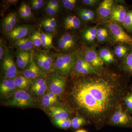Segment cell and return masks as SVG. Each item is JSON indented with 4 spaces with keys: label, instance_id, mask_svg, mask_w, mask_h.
Wrapping results in <instances>:
<instances>
[{
    "label": "cell",
    "instance_id": "cell-1",
    "mask_svg": "<svg viewBox=\"0 0 132 132\" xmlns=\"http://www.w3.org/2000/svg\"><path fill=\"white\" fill-rule=\"evenodd\" d=\"M87 75L75 83L72 95L78 107L92 120L99 122L117 105L121 95L119 82L113 74Z\"/></svg>",
    "mask_w": 132,
    "mask_h": 132
},
{
    "label": "cell",
    "instance_id": "cell-2",
    "mask_svg": "<svg viewBox=\"0 0 132 132\" xmlns=\"http://www.w3.org/2000/svg\"><path fill=\"white\" fill-rule=\"evenodd\" d=\"M7 105L18 107H28L34 105L35 101L27 92L21 90L16 91L9 97L6 101Z\"/></svg>",
    "mask_w": 132,
    "mask_h": 132
},
{
    "label": "cell",
    "instance_id": "cell-3",
    "mask_svg": "<svg viewBox=\"0 0 132 132\" xmlns=\"http://www.w3.org/2000/svg\"><path fill=\"white\" fill-rule=\"evenodd\" d=\"M108 28L114 41L132 47V37L126 32L119 24L111 22L108 24Z\"/></svg>",
    "mask_w": 132,
    "mask_h": 132
},
{
    "label": "cell",
    "instance_id": "cell-4",
    "mask_svg": "<svg viewBox=\"0 0 132 132\" xmlns=\"http://www.w3.org/2000/svg\"><path fill=\"white\" fill-rule=\"evenodd\" d=\"M82 57L87 62L98 71L103 67L104 61L100 57L98 52L93 48H87Z\"/></svg>",
    "mask_w": 132,
    "mask_h": 132
},
{
    "label": "cell",
    "instance_id": "cell-5",
    "mask_svg": "<svg viewBox=\"0 0 132 132\" xmlns=\"http://www.w3.org/2000/svg\"><path fill=\"white\" fill-rule=\"evenodd\" d=\"M111 119L113 124L119 126H127L132 122L130 116L119 106H118L117 110L114 111L112 115Z\"/></svg>",
    "mask_w": 132,
    "mask_h": 132
},
{
    "label": "cell",
    "instance_id": "cell-6",
    "mask_svg": "<svg viewBox=\"0 0 132 132\" xmlns=\"http://www.w3.org/2000/svg\"><path fill=\"white\" fill-rule=\"evenodd\" d=\"M127 12L126 8L123 5L114 6L109 17L110 21L122 25Z\"/></svg>",
    "mask_w": 132,
    "mask_h": 132
},
{
    "label": "cell",
    "instance_id": "cell-7",
    "mask_svg": "<svg viewBox=\"0 0 132 132\" xmlns=\"http://www.w3.org/2000/svg\"><path fill=\"white\" fill-rule=\"evenodd\" d=\"M65 80L59 76H54L51 79L50 83V92L56 95H60L63 93L65 86Z\"/></svg>",
    "mask_w": 132,
    "mask_h": 132
},
{
    "label": "cell",
    "instance_id": "cell-8",
    "mask_svg": "<svg viewBox=\"0 0 132 132\" xmlns=\"http://www.w3.org/2000/svg\"><path fill=\"white\" fill-rule=\"evenodd\" d=\"M114 2L113 0H104L101 3L97 9V13L100 18L105 19L110 17Z\"/></svg>",
    "mask_w": 132,
    "mask_h": 132
},
{
    "label": "cell",
    "instance_id": "cell-9",
    "mask_svg": "<svg viewBox=\"0 0 132 132\" xmlns=\"http://www.w3.org/2000/svg\"><path fill=\"white\" fill-rule=\"evenodd\" d=\"M3 68L5 77L8 79L14 78L16 73V66L13 59L10 57H6L3 62Z\"/></svg>",
    "mask_w": 132,
    "mask_h": 132
},
{
    "label": "cell",
    "instance_id": "cell-10",
    "mask_svg": "<svg viewBox=\"0 0 132 132\" xmlns=\"http://www.w3.org/2000/svg\"><path fill=\"white\" fill-rule=\"evenodd\" d=\"M59 47L64 51H69L73 48L76 46L75 39L69 34L63 35L59 39Z\"/></svg>",
    "mask_w": 132,
    "mask_h": 132
},
{
    "label": "cell",
    "instance_id": "cell-11",
    "mask_svg": "<svg viewBox=\"0 0 132 132\" xmlns=\"http://www.w3.org/2000/svg\"><path fill=\"white\" fill-rule=\"evenodd\" d=\"M41 74V72L39 68L36 65L32 57H31L30 64L28 67L23 73L24 76L29 79H35L40 76Z\"/></svg>",
    "mask_w": 132,
    "mask_h": 132
},
{
    "label": "cell",
    "instance_id": "cell-12",
    "mask_svg": "<svg viewBox=\"0 0 132 132\" xmlns=\"http://www.w3.org/2000/svg\"><path fill=\"white\" fill-rule=\"evenodd\" d=\"M29 31L28 27L26 26H19L14 29L10 34V38L12 39H21L28 34Z\"/></svg>",
    "mask_w": 132,
    "mask_h": 132
},
{
    "label": "cell",
    "instance_id": "cell-13",
    "mask_svg": "<svg viewBox=\"0 0 132 132\" xmlns=\"http://www.w3.org/2000/svg\"><path fill=\"white\" fill-rule=\"evenodd\" d=\"M50 112L54 120L68 119V113L65 109L61 106H53L50 109Z\"/></svg>",
    "mask_w": 132,
    "mask_h": 132
},
{
    "label": "cell",
    "instance_id": "cell-14",
    "mask_svg": "<svg viewBox=\"0 0 132 132\" xmlns=\"http://www.w3.org/2000/svg\"><path fill=\"white\" fill-rule=\"evenodd\" d=\"M31 57L28 52L22 51L19 52L16 58V64L19 68L24 69L31 60Z\"/></svg>",
    "mask_w": 132,
    "mask_h": 132
},
{
    "label": "cell",
    "instance_id": "cell-15",
    "mask_svg": "<svg viewBox=\"0 0 132 132\" xmlns=\"http://www.w3.org/2000/svg\"><path fill=\"white\" fill-rule=\"evenodd\" d=\"M16 88L14 79H8L4 80L2 82L0 87V91L1 94L5 95L13 92Z\"/></svg>",
    "mask_w": 132,
    "mask_h": 132
},
{
    "label": "cell",
    "instance_id": "cell-16",
    "mask_svg": "<svg viewBox=\"0 0 132 132\" xmlns=\"http://www.w3.org/2000/svg\"><path fill=\"white\" fill-rule=\"evenodd\" d=\"M81 24L80 20L76 16H69L65 19L64 25L67 29L79 28Z\"/></svg>",
    "mask_w": 132,
    "mask_h": 132
},
{
    "label": "cell",
    "instance_id": "cell-17",
    "mask_svg": "<svg viewBox=\"0 0 132 132\" xmlns=\"http://www.w3.org/2000/svg\"><path fill=\"white\" fill-rule=\"evenodd\" d=\"M97 30L98 28L95 26L87 29L83 33V37L85 40L90 43L94 42L97 39Z\"/></svg>",
    "mask_w": 132,
    "mask_h": 132
},
{
    "label": "cell",
    "instance_id": "cell-18",
    "mask_svg": "<svg viewBox=\"0 0 132 132\" xmlns=\"http://www.w3.org/2000/svg\"><path fill=\"white\" fill-rule=\"evenodd\" d=\"M98 53L104 62L110 64L114 61V55L109 49L105 48H101Z\"/></svg>",
    "mask_w": 132,
    "mask_h": 132
},
{
    "label": "cell",
    "instance_id": "cell-19",
    "mask_svg": "<svg viewBox=\"0 0 132 132\" xmlns=\"http://www.w3.org/2000/svg\"><path fill=\"white\" fill-rule=\"evenodd\" d=\"M132 47L128 45L120 44L116 47L114 53L119 58H124L130 52Z\"/></svg>",
    "mask_w": 132,
    "mask_h": 132
},
{
    "label": "cell",
    "instance_id": "cell-20",
    "mask_svg": "<svg viewBox=\"0 0 132 132\" xmlns=\"http://www.w3.org/2000/svg\"><path fill=\"white\" fill-rule=\"evenodd\" d=\"M16 46L22 51H27L32 48L34 45L31 39L28 38H24L16 40L15 42Z\"/></svg>",
    "mask_w": 132,
    "mask_h": 132
},
{
    "label": "cell",
    "instance_id": "cell-21",
    "mask_svg": "<svg viewBox=\"0 0 132 132\" xmlns=\"http://www.w3.org/2000/svg\"><path fill=\"white\" fill-rule=\"evenodd\" d=\"M14 80L16 87L22 90L28 88L31 84L30 80L24 76H18Z\"/></svg>",
    "mask_w": 132,
    "mask_h": 132
},
{
    "label": "cell",
    "instance_id": "cell-22",
    "mask_svg": "<svg viewBox=\"0 0 132 132\" xmlns=\"http://www.w3.org/2000/svg\"><path fill=\"white\" fill-rule=\"evenodd\" d=\"M123 65L125 71L132 74V47L130 52L123 59Z\"/></svg>",
    "mask_w": 132,
    "mask_h": 132
},
{
    "label": "cell",
    "instance_id": "cell-23",
    "mask_svg": "<svg viewBox=\"0 0 132 132\" xmlns=\"http://www.w3.org/2000/svg\"><path fill=\"white\" fill-rule=\"evenodd\" d=\"M122 25L128 32L132 34V9L127 13Z\"/></svg>",
    "mask_w": 132,
    "mask_h": 132
},
{
    "label": "cell",
    "instance_id": "cell-24",
    "mask_svg": "<svg viewBox=\"0 0 132 132\" xmlns=\"http://www.w3.org/2000/svg\"><path fill=\"white\" fill-rule=\"evenodd\" d=\"M109 36L108 30L104 28H99L97 30V39L99 42H103L107 39Z\"/></svg>",
    "mask_w": 132,
    "mask_h": 132
},
{
    "label": "cell",
    "instance_id": "cell-25",
    "mask_svg": "<svg viewBox=\"0 0 132 132\" xmlns=\"http://www.w3.org/2000/svg\"><path fill=\"white\" fill-rule=\"evenodd\" d=\"M54 122L57 126L63 129L69 128L72 126V120L69 118L61 120H54Z\"/></svg>",
    "mask_w": 132,
    "mask_h": 132
},
{
    "label": "cell",
    "instance_id": "cell-26",
    "mask_svg": "<svg viewBox=\"0 0 132 132\" xmlns=\"http://www.w3.org/2000/svg\"><path fill=\"white\" fill-rule=\"evenodd\" d=\"M30 39L33 45L37 47L42 45V41L41 38V33L40 31H36L31 36Z\"/></svg>",
    "mask_w": 132,
    "mask_h": 132
},
{
    "label": "cell",
    "instance_id": "cell-27",
    "mask_svg": "<svg viewBox=\"0 0 132 132\" xmlns=\"http://www.w3.org/2000/svg\"><path fill=\"white\" fill-rule=\"evenodd\" d=\"M55 67L57 70L62 74H67V70L62 60V55H59L57 57L55 62Z\"/></svg>",
    "mask_w": 132,
    "mask_h": 132
},
{
    "label": "cell",
    "instance_id": "cell-28",
    "mask_svg": "<svg viewBox=\"0 0 132 132\" xmlns=\"http://www.w3.org/2000/svg\"><path fill=\"white\" fill-rule=\"evenodd\" d=\"M85 123V120L84 118L81 117H75L72 120V127L75 129L79 128L82 126Z\"/></svg>",
    "mask_w": 132,
    "mask_h": 132
},
{
    "label": "cell",
    "instance_id": "cell-29",
    "mask_svg": "<svg viewBox=\"0 0 132 132\" xmlns=\"http://www.w3.org/2000/svg\"><path fill=\"white\" fill-rule=\"evenodd\" d=\"M57 101L52 100L48 96V95L46 94L43 96L42 103L43 106L45 107H48L52 106Z\"/></svg>",
    "mask_w": 132,
    "mask_h": 132
},
{
    "label": "cell",
    "instance_id": "cell-30",
    "mask_svg": "<svg viewBox=\"0 0 132 132\" xmlns=\"http://www.w3.org/2000/svg\"><path fill=\"white\" fill-rule=\"evenodd\" d=\"M47 88V83L41 86L38 87H32V90L35 94L39 96H42L45 94V92Z\"/></svg>",
    "mask_w": 132,
    "mask_h": 132
},
{
    "label": "cell",
    "instance_id": "cell-31",
    "mask_svg": "<svg viewBox=\"0 0 132 132\" xmlns=\"http://www.w3.org/2000/svg\"><path fill=\"white\" fill-rule=\"evenodd\" d=\"M62 2L66 9L71 10L73 9L75 7L76 1V0H62Z\"/></svg>",
    "mask_w": 132,
    "mask_h": 132
},
{
    "label": "cell",
    "instance_id": "cell-32",
    "mask_svg": "<svg viewBox=\"0 0 132 132\" xmlns=\"http://www.w3.org/2000/svg\"><path fill=\"white\" fill-rule=\"evenodd\" d=\"M79 13L82 14L87 15L90 18L91 20H93L94 18V13L93 11L90 9H82L79 11Z\"/></svg>",
    "mask_w": 132,
    "mask_h": 132
},
{
    "label": "cell",
    "instance_id": "cell-33",
    "mask_svg": "<svg viewBox=\"0 0 132 132\" xmlns=\"http://www.w3.org/2000/svg\"><path fill=\"white\" fill-rule=\"evenodd\" d=\"M125 102L127 108L131 112H132V92L126 97Z\"/></svg>",
    "mask_w": 132,
    "mask_h": 132
},
{
    "label": "cell",
    "instance_id": "cell-34",
    "mask_svg": "<svg viewBox=\"0 0 132 132\" xmlns=\"http://www.w3.org/2000/svg\"><path fill=\"white\" fill-rule=\"evenodd\" d=\"M41 57L42 59L43 62V69L45 71H48L52 67V65L50 64L49 62L47 61L46 60L44 55L43 54V53H40Z\"/></svg>",
    "mask_w": 132,
    "mask_h": 132
},
{
    "label": "cell",
    "instance_id": "cell-35",
    "mask_svg": "<svg viewBox=\"0 0 132 132\" xmlns=\"http://www.w3.org/2000/svg\"><path fill=\"white\" fill-rule=\"evenodd\" d=\"M3 25L5 31L7 32H11L13 29L14 27L10 24L6 17L3 20Z\"/></svg>",
    "mask_w": 132,
    "mask_h": 132
},
{
    "label": "cell",
    "instance_id": "cell-36",
    "mask_svg": "<svg viewBox=\"0 0 132 132\" xmlns=\"http://www.w3.org/2000/svg\"><path fill=\"white\" fill-rule=\"evenodd\" d=\"M6 18L7 19L10 24L13 27H14L16 24V15L14 13H11L8 15Z\"/></svg>",
    "mask_w": 132,
    "mask_h": 132
},
{
    "label": "cell",
    "instance_id": "cell-37",
    "mask_svg": "<svg viewBox=\"0 0 132 132\" xmlns=\"http://www.w3.org/2000/svg\"><path fill=\"white\" fill-rule=\"evenodd\" d=\"M57 10H58L56 9L47 3L46 8V13L48 15L50 16H53L56 14Z\"/></svg>",
    "mask_w": 132,
    "mask_h": 132
},
{
    "label": "cell",
    "instance_id": "cell-38",
    "mask_svg": "<svg viewBox=\"0 0 132 132\" xmlns=\"http://www.w3.org/2000/svg\"><path fill=\"white\" fill-rule=\"evenodd\" d=\"M42 24L45 30L48 32H53L55 30V28L45 21L42 22Z\"/></svg>",
    "mask_w": 132,
    "mask_h": 132
},
{
    "label": "cell",
    "instance_id": "cell-39",
    "mask_svg": "<svg viewBox=\"0 0 132 132\" xmlns=\"http://www.w3.org/2000/svg\"><path fill=\"white\" fill-rule=\"evenodd\" d=\"M53 35L50 34H46L43 32L41 33V38L42 42L53 40Z\"/></svg>",
    "mask_w": 132,
    "mask_h": 132
},
{
    "label": "cell",
    "instance_id": "cell-40",
    "mask_svg": "<svg viewBox=\"0 0 132 132\" xmlns=\"http://www.w3.org/2000/svg\"><path fill=\"white\" fill-rule=\"evenodd\" d=\"M46 83V81L43 78H39L33 84L32 87H38L41 86Z\"/></svg>",
    "mask_w": 132,
    "mask_h": 132
},
{
    "label": "cell",
    "instance_id": "cell-41",
    "mask_svg": "<svg viewBox=\"0 0 132 132\" xmlns=\"http://www.w3.org/2000/svg\"><path fill=\"white\" fill-rule=\"evenodd\" d=\"M82 1L85 5L91 7L96 6L99 2L98 0H83Z\"/></svg>",
    "mask_w": 132,
    "mask_h": 132
},
{
    "label": "cell",
    "instance_id": "cell-42",
    "mask_svg": "<svg viewBox=\"0 0 132 132\" xmlns=\"http://www.w3.org/2000/svg\"><path fill=\"white\" fill-rule=\"evenodd\" d=\"M43 21L50 24L51 26H53L55 28L56 25H57L56 20H55V19L54 18H47V19L44 20Z\"/></svg>",
    "mask_w": 132,
    "mask_h": 132
},
{
    "label": "cell",
    "instance_id": "cell-43",
    "mask_svg": "<svg viewBox=\"0 0 132 132\" xmlns=\"http://www.w3.org/2000/svg\"><path fill=\"white\" fill-rule=\"evenodd\" d=\"M21 6L27 14L29 16H31L32 14V12L30 6L26 3H23Z\"/></svg>",
    "mask_w": 132,
    "mask_h": 132
},
{
    "label": "cell",
    "instance_id": "cell-44",
    "mask_svg": "<svg viewBox=\"0 0 132 132\" xmlns=\"http://www.w3.org/2000/svg\"><path fill=\"white\" fill-rule=\"evenodd\" d=\"M19 12H20V14L22 18H28L30 17V16L28 15L27 13L24 11V9L22 8V6H21L20 7V9H19Z\"/></svg>",
    "mask_w": 132,
    "mask_h": 132
},
{
    "label": "cell",
    "instance_id": "cell-45",
    "mask_svg": "<svg viewBox=\"0 0 132 132\" xmlns=\"http://www.w3.org/2000/svg\"><path fill=\"white\" fill-rule=\"evenodd\" d=\"M42 46L46 48L53 47V40L42 42Z\"/></svg>",
    "mask_w": 132,
    "mask_h": 132
},
{
    "label": "cell",
    "instance_id": "cell-46",
    "mask_svg": "<svg viewBox=\"0 0 132 132\" xmlns=\"http://www.w3.org/2000/svg\"><path fill=\"white\" fill-rule=\"evenodd\" d=\"M48 4L52 6V7L58 10L59 8V4L58 1H55V0H52L50 1L48 3Z\"/></svg>",
    "mask_w": 132,
    "mask_h": 132
},
{
    "label": "cell",
    "instance_id": "cell-47",
    "mask_svg": "<svg viewBox=\"0 0 132 132\" xmlns=\"http://www.w3.org/2000/svg\"><path fill=\"white\" fill-rule=\"evenodd\" d=\"M36 58H37L38 66L41 69H43V62L39 54L38 55Z\"/></svg>",
    "mask_w": 132,
    "mask_h": 132
},
{
    "label": "cell",
    "instance_id": "cell-48",
    "mask_svg": "<svg viewBox=\"0 0 132 132\" xmlns=\"http://www.w3.org/2000/svg\"><path fill=\"white\" fill-rule=\"evenodd\" d=\"M33 1L38 5L39 9L42 8L44 6V2L42 0H34Z\"/></svg>",
    "mask_w": 132,
    "mask_h": 132
},
{
    "label": "cell",
    "instance_id": "cell-49",
    "mask_svg": "<svg viewBox=\"0 0 132 132\" xmlns=\"http://www.w3.org/2000/svg\"><path fill=\"white\" fill-rule=\"evenodd\" d=\"M47 94L48 95V96H49L50 97L51 99L53 100L57 101V95L54 94L53 93H52V92H50L47 93Z\"/></svg>",
    "mask_w": 132,
    "mask_h": 132
},
{
    "label": "cell",
    "instance_id": "cell-50",
    "mask_svg": "<svg viewBox=\"0 0 132 132\" xmlns=\"http://www.w3.org/2000/svg\"><path fill=\"white\" fill-rule=\"evenodd\" d=\"M80 16L82 20L85 21H91L89 17L86 15L82 14L79 13Z\"/></svg>",
    "mask_w": 132,
    "mask_h": 132
},
{
    "label": "cell",
    "instance_id": "cell-51",
    "mask_svg": "<svg viewBox=\"0 0 132 132\" xmlns=\"http://www.w3.org/2000/svg\"><path fill=\"white\" fill-rule=\"evenodd\" d=\"M32 7L33 9L36 10L39 9V6L36 4L33 1H32Z\"/></svg>",
    "mask_w": 132,
    "mask_h": 132
},
{
    "label": "cell",
    "instance_id": "cell-52",
    "mask_svg": "<svg viewBox=\"0 0 132 132\" xmlns=\"http://www.w3.org/2000/svg\"><path fill=\"white\" fill-rule=\"evenodd\" d=\"M3 48L2 46L1 43V47H0V59L1 60L3 57Z\"/></svg>",
    "mask_w": 132,
    "mask_h": 132
},
{
    "label": "cell",
    "instance_id": "cell-53",
    "mask_svg": "<svg viewBox=\"0 0 132 132\" xmlns=\"http://www.w3.org/2000/svg\"><path fill=\"white\" fill-rule=\"evenodd\" d=\"M17 1H16V0H9L7 1L8 2L10 3H14Z\"/></svg>",
    "mask_w": 132,
    "mask_h": 132
},
{
    "label": "cell",
    "instance_id": "cell-54",
    "mask_svg": "<svg viewBox=\"0 0 132 132\" xmlns=\"http://www.w3.org/2000/svg\"><path fill=\"white\" fill-rule=\"evenodd\" d=\"M76 132H87V131L84 130H79Z\"/></svg>",
    "mask_w": 132,
    "mask_h": 132
}]
</instances>
